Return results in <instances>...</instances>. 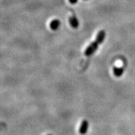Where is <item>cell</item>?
Segmentation results:
<instances>
[{
  "mask_svg": "<svg viewBox=\"0 0 135 135\" xmlns=\"http://www.w3.org/2000/svg\"><path fill=\"white\" fill-rule=\"evenodd\" d=\"M6 127V124L4 123H0V129H2L3 128Z\"/></svg>",
  "mask_w": 135,
  "mask_h": 135,
  "instance_id": "cell-6",
  "label": "cell"
},
{
  "mask_svg": "<svg viewBox=\"0 0 135 135\" xmlns=\"http://www.w3.org/2000/svg\"><path fill=\"white\" fill-rule=\"evenodd\" d=\"M61 25V22L59 20L55 19L53 20V21L50 23V28L51 29L54 30V31H56L60 27Z\"/></svg>",
  "mask_w": 135,
  "mask_h": 135,
  "instance_id": "cell-4",
  "label": "cell"
},
{
  "mask_svg": "<svg viewBox=\"0 0 135 135\" xmlns=\"http://www.w3.org/2000/svg\"><path fill=\"white\" fill-rule=\"evenodd\" d=\"M123 73V69L121 67L115 66L113 68V73L115 76L119 77L122 75Z\"/></svg>",
  "mask_w": 135,
  "mask_h": 135,
  "instance_id": "cell-5",
  "label": "cell"
},
{
  "mask_svg": "<svg viewBox=\"0 0 135 135\" xmlns=\"http://www.w3.org/2000/svg\"><path fill=\"white\" fill-rule=\"evenodd\" d=\"M69 1L71 4H75L78 2V0H69Z\"/></svg>",
  "mask_w": 135,
  "mask_h": 135,
  "instance_id": "cell-7",
  "label": "cell"
},
{
  "mask_svg": "<svg viewBox=\"0 0 135 135\" xmlns=\"http://www.w3.org/2000/svg\"><path fill=\"white\" fill-rule=\"evenodd\" d=\"M89 127V123L86 119H84L81 124L80 127L79 128V133L80 134L83 135L87 133Z\"/></svg>",
  "mask_w": 135,
  "mask_h": 135,
  "instance_id": "cell-2",
  "label": "cell"
},
{
  "mask_svg": "<svg viewBox=\"0 0 135 135\" xmlns=\"http://www.w3.org/2000/svg\"><path fill=\"white\" fill-rule=\"evenodd\" d=\"M105 37V31H103V30H101V31H99V33H98L95 41L91 43L90 45L86 48L85 51H84V55L86 56H90L93 55V54L97 51L99 45H101V44L104 41Z\"/></svg>",
  "mask_w": 135,
  "mask_h": 135,
  "instance_id": "cell-1",
  "label": "cell"
},
{
  "mask_svg": "<svg viewBox=\"0 0 135 135\" xmlns=\"http://www.w3.org/2000/svg\"><path fill=\"white\" fill-rule=\"evenodd\" d=\"M48 135H53V134H48Z\"/></svg>",
  "mask_w": 135,
  "mask_h": 135,
  "instance_id": "cell-8",
  "label": "cell"
},
{
  "mask_svg": "<svg viewBox=\"0 0 135 135\" xmlns=\"http://www.w3.org/2000/svg\"><path fill=\"white\" fill-rule=\"evenodd\" d=\"M69 23H70L71 26L73 27V28H77L79 26V21L76 16H75V15L70 17Z\"/></svg>",
  "mask_w": 135,
  "mask_h": 135,
  "instance_id": "cell-3",
  "label": "cell"
}]
</instances>
